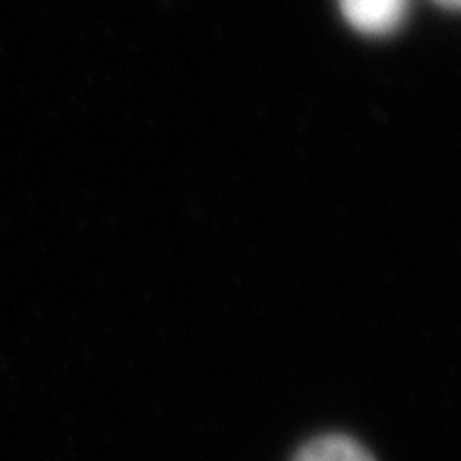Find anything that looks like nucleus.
I'll return each mask as SVG.
<instances>
[{
  "label": "nucleus",
  "instance_id": "obj_1",
  "mask_svg": "<svg viewBox=\"0 0 461 461\" xmlns=\"http://www.w3.org/2000/svg\"><path fill=\"white\" fill-rule=\"evenodd\" d=\"M342 14L366 35H386L403 23L408 0H339Z\"/></svg>",
  "mask_w": 461,
  "mask_h": 461
},
{
  "label": "nucleus",
  "instance_id": "obj_2",
  "mask_svg": "<svg viewBox=\"0 0 461 461\" xmlns=\"http://www.w3.org/2000/svg\"><path fill=\"white\" fill-rule=\"evenodd\" d=\"M293 461H375L363 445L347 436H323L307 443Z\"/></svg>",
  "mask_w": 461,
  "mask_h": 461
},
{
  "label": "nucleus",
  "instance_id": "obj_3",
  "mask_svg": "<svg viewBox=\"0 0 461 461\" xmlns=\"http://www.w3.org/2000/svg\"><path fill=\"white\" fill-rule=\"evenodd\" d=\"M440 5H447V7H461V0H438Z\"/></svg>",
  "mask_w": 461,
  "mask_h": 461
}]
</instances>
